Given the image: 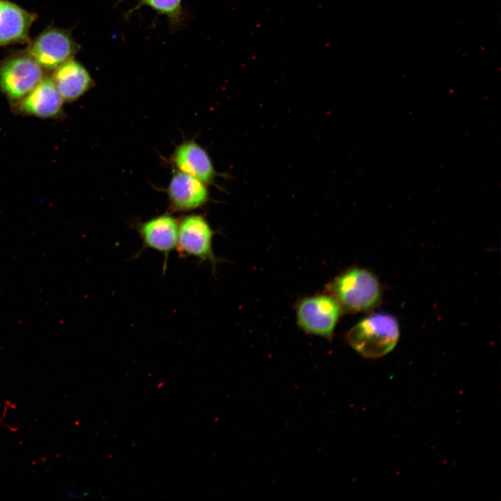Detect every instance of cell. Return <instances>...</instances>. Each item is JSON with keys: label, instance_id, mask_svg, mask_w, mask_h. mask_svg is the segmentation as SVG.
Returning a JSON list of instances; mask_svg holds the SVG:
<instances>
[{"label": "cell", "instance_id": "7c38bea8", "mask_svg": "<svg viewBox=\"0 0 501 501\" xmlns=\"http://www.w3.org/2000/svg\"><path fill=\"white\" fill-rule=\"evenodd\" d=\"M173 160L180 172L204 183L210 182L215 175L208 154L195 142H186L180 145L174 154Z\"/></svg>", "mask_w": 501, "mask_h": 501}, {"label": "cell", "instance_id": "8fae6325", "mask_svg": "<svg viewBox=\"0 0 501 501\" xmlns=\"http://www.w3.org/2000/svg\"><path fill=\"white\" fill-rule=\"evenodd\" d=\"M168 194L172 207L178 211L196 209L208 199V191L204 182L182 172L173 177Z\"/></svg>", "mask_w": 501, "mask_h": 501}, {"label": "cell", "instance_id": "5b68a950", "mask_svg": "<svg viewBox=\"0 0 501 501\" xmlns=\"http://www.w3.org/2000/svg\"><path fill=\"white\" fill-rule=\"evenodd\" d=\"M79 49V45L68 31L50 27L37 35L25 52L43 69L54 70L63 63L74 58Z\"/></svg>", "mask_w": 501, "mask_h": 501}, {"label": "cell", "instance_id": "4fadbf2b", "mask_svg": "<svg viewBox=\"0 0 501 501\" xmlns=\"http://www.w3.org/2000/svg\"><path fill=\"white\" fill-rule=\"evenodd\" d=\"M157 12L166 15L173 21L177 20L181 14L182 0H141Z\"/></svg>", "mask_w": 501, "mask_h": 501}, {"label": "cell", "instance_id": "3957f363", "mask_svg": "<svg viewBox=\"0 0 501 501\" xmlns=\"http://www.w3.org/2000/svg\"><path fill=\"white\" fill-rule=\"evenodd\" d=\"M342 310L331 294L307 296L296 304L297 324L308 334L331 340Z\"/></svg>", "mask_w": 501, "mask_h": 501}, {"label": "cell", "instance_id": "6da1fadb", "mask_svg": "<svg viewBox=\"0 0 501 501\" xmlns=\"http://www.w3.org/2000/svg\"><path fill=\"white\" fill-rule=\"evenodd\" d=\"M399 337V327L397 319L385 313L366 317L347 333L351 346L367 358L386 355L395 348Z\"/></svg>", "mask_w": 501, "mask_h": 501}, {"label": "cell", "instance_id": "52a82bcc", "mask_svg": "<svg viewBox=\"0 0 501 501\" xmlns=\"http://www.w3.org/2000/svg\"><path fill=\"white\" fill-rule=\"evenodd\" d=\"M64 100L51 77H44L25 97L17 102L22 113L40 118L60 116Z\"/></svg>", "mask_w": 501, "mask_h": 501}, {"label": "cell", "instance_id": "8992f818", "mask_svg": "<svg viewBox=\"0 0 501 501\" xmlns=\"http://www.w3.org/2000/svg\"><path fill=\"white\" fill-rule=\"evenodd\" d=\"M214 232L201 215L185 216L178 223L176 249L180 256L208 261L214 267L218 261L212 248Z\"/></svg>", "mask_w": 501, "mask_h": 501}, {"label": "cell", "instance_id": "5bb4252c", "mask_svg": "<svg viewBox=\"0 0 501 501\" xmlns=\"http://www.w3.org/2000/svg\"><path fill=\"white\" fill-rule=\"evenodd\" d=\"M88 495V493H77V492H73V491L67 493V496L69 498H73V499L84 498Z\"/></svg>", "mask_w": 501, "mask_h": 501}, {"label": "cell", "instance_id": "9c48e42d", "mask_svg": "<svg viewBox=\"0 0 501 501\" xmlns=\"http://www.w3.org/2000/svg\"><path fill=\"white\" fill-rule=\"evenodd\" d=\"M137 229L143 246L162 253L166 263L170 253L177 245V220L168 214L161 215L139 224Z\"/></svg>", "mask_w": 501, "mask_h": 501}, {"label": "cell", "instance_id": "7a4b0ae2", "mask_svg": "<svg viewBox=\"0 0 501 501\" xmlns=\"http://www.w3.org/2000/svg\"><path fill=\"white\" fill-rule=\"evenodd\" d=\"M328 291L349 312L369 310L376 305L381 298V287L377 278L369 271L351 268L335 278L328 285Z\"/></svg>", "mask_w": 501, "mask_h": 501}, {"label": "cell", "instance_id": "ba28073f", "mask_svg": "<svg viewBox=\"0 0 501 501\" xmlns=\"http://www.w3.org/2000/svg\"><path fill=\"white\" fill-rule=\"evenodd\" d=\"M37 17L15 3L0 0V46L29 42Z\"/></svg>", "mask_w": 501, "mask_h": 501}, {"label": "cell", "instance_id": "30bf717a", "mask_svg": "<svg viewBox=\"0 0 501 501\" xmlns=\"http://www.w3.org/2000/svg\"><path fill=\"white\" fill-rule=\"evenodd\" d=\"M51 79L64 101L77 100L94 84L86 68L74 58L56 67Z\"/></svg>", "mask_w": 501, "mask_h": 501}, {"label": "cell", "instance_id": "277c9868", "mask_svg": "<svg viewBox=\"0 0 501 501\" xmlns=\"http://www.w3.org/2000/svg\"><path fill=\"white\" fill-rule=\"evenodd\" d=\"M44 77V69L26 52L0 63V89L10 101L19 102Z\"/></svg>", "mask_w": 501, "mask_h": 501}]
</instances>
